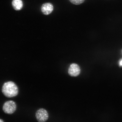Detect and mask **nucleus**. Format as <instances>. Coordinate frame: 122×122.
Masks as SVG:
<instances>
[{"mask_svg": "<svg viewBox=\"0 0 122 122\" xmlns=\"http://www.w3.org/2000/svg\"><path fill=\"white\" fill-rule=\"evenodd\" d=\"M2 92L6 97H16L19 93V88L14 82L8 81L5 82L3 85Z\"/></svg>", "mask_w": 122, "mask_h": 122, "instance_id": "nucleus-1", "label": "nucleus"}, {"mask_svg": "<svg viewBox=\"0 0 122 122\" xmlns=\"http://www.w3.org/2000/svg\"><path fill=\"white\" fill-rule=\"evenodd\" d=\"M2 109L5 113L12 114L16 111V105L15 102L13 101H8L4 103Z\"/></svg>", "mask_w": 122, "mask_h": 122, "instance_id": "nucleus-2", "label": "nucleus"}, {"mask_svg": "<svg viewBox=\"0 0 122 122\" xmlns=\"http://www.w3.org/2000/svg\"><path fill=\"white\" fill-rule=\"evenodd\" d=\"M36 119L39 122H46L49 118V114L47 111L43 108L38 110L36 113Z\"/></svg>", "mask_w": 122, "mask_h": 122, "instance_id": "nucleus-3", "label": "nucleus"}, {"mask_svg": "<svg viewBox=\"0 0 122 122\" xmlns=\"http://www.w3.org/2000/svg\"><path fill=\"white\" fill-rule=\"evenodd\" d=\"M80 69L79 66L76 64H72L69 68L68 73L70 76L76 77L80 74Z\"/></svg>", "mask_w": 122, "mask_h": 122, "instance_id": "nucleus-4", "label": "nucleus"}, {"mask_svg": "<svg viewBox=\"0 0 122 122\" xmlns=\"http://www.w3.org/2000/svg\"><path fill=\"white\" fill-rule=\"evenodd\" d=\"M41 10L44 14L48 15L51 14L53 10V7L52 4L49 3H45L43 4Z\"/></svg>", "mask_w": 122, "mask_h": 122, "instance_id": "nucleus-5", "label": "nucleus"}, {"mask_svg": "<svg viewBox=\"0 0 122 122\" xmlns=\"http://www.w3.org/2000/svg\"><path fill=\"white\" fill-rule=\"evenodd\" d=\"M12 5L14 10H21L23 7V3L22 0H13Z\"/></svg>", "mask_w": 122, "mask_h": 122, "instance_id": "nucleus-6", "label": "nucleus"}, {"mask_svg": "<svg viewBox=\"0 0 122 122\" xmlns=\"http://www.w3.org/2000/svg\"><path fill=\"white\" fill-rule=\"evenodd\" d=\"M85 0H69L71 3L75 5H80L83 3Z\"/></svg>", "mask_w": 122, "mask_h": 122, "instance_id": "nucleus-7", "label": "nucleus"}, {"mask_svg": "<svg viewBox=\"0 0 122 122\" xmlns=\"http://www.w3.org/2000/svg\"><path fill=\"white\" fill-rule=\"evenodd\" d=\"M119 64L120 66L122 67V59H120V60L119 61Z\"/></svg>", "mask_w": 122, "mask_h": 122, "instance_id": "nucleus-8", "label": "nucleus"}, {"mask_svg": "<svg viewBox=\"0 0 122 122\" xmlns=\"http://www.w3.org/2000/svg\"><path fill=\"white\" fill-rule=\"evenodd\" d=\"M0 122H4L3 120H2L1 119H0Z\"/></svg>", "mask_w": 122, "mask_h": 122, "instance_id": "nucleus-9", "label": "nucleus"}]
</instances>
